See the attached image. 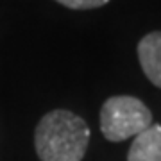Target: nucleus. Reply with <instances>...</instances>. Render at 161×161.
Here are the masks:
<instances>
[{"mask_svg": "<svg viewBox=\"0 0 161 161\" xmlns=\"http://www.w3.org/2000/svg\"><path fill=\"white\" fill-rule=\"evenodd\" d=\"M88 143L90 127L66 109H54L41 116L34 132L36 152L41 161H80Z\"/></svg>", "mask_w": 161, "mask_h": 161, "instance_id": "obj_1", "label": "nucleus"}, {"mask_svg": "<svg viewBox=\"0 0 161 161\" xmlns=\"http://www.w3.org/2000/svg\"><path fill=\"white\" fill-rule=\"evenodd\" d=\"M152 125V113L131 95L109 97L100 108V131L109 142L134 138Z\"/></svg>", "mask_w": 161, "mask_h": 161, "instance_id": "obj_2", "label": "nucleus"}, {"mask_svg": "<svg viewBox=\"0 0 161 161\" xmlns=\"http://www.w3.org/2000/svg\"><path fill=\"white\" fill-rule=\"evenodd\" d=\"M138 59L147 79L161 88V31L149 32L140 40Z\"/></svg>", "mask_w": 161, "mask_h": 161, "instance_id": "obj_3", "label": "nucleus"}, {"mask_svg": "<svg viewBox=\"0 0 161 161\" xmlns=\"http://www.w3.org/2000/svg\"><path fill=\"white\" fill-rule=\"evenodd\" d=\"M127 161H161V125L152 124L149 129L134 136Z\"/></svg>", "mask_w": 161, "mask_h": 161, "instance_id": "obj_4", "label": "nucleus"}, {"mask_svg": "<svg viewBox=\"0 0 161 161\" xmlns=\"http://www.w3.org/2000/svg\"><path fill=\"white\" fill-rule=\"evenodd\" d=\"M61 6L68 7V9H95V7L106 6L109 0H56Z\"/></svg>", "mask_w": 161, "mask_h": 161, "instance_id": "obj_5", "label": "nucleus"}]
</instances>
